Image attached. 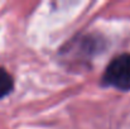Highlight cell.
Returning <instances> with one entry per match:
<instances>
[{
	"label": "cell",
	"mask_w": 130,
	"mask_h": 129,
	"mask_svg": "<svg viewBox=\"0 0 130 129\" xmlns=\"http://www.w3.org/2000/svg\"><path fill=\"white\" fill-rule=\"evenodd\" d=\"M14 87V80L11 75L3 67H0V99L10 94Z\"/></svg>",
	"instance_id": "7a4b0ae2"
},
{
	"label": "cell",
	"mask_w": 130,
	"mask_h": 129,
	"mask_svg": "<svg viewBox=\"0 0 130 129\" xmlns=\"http://www.w3.org/2000/svg\"><path fill=\"white\" fill-rule=\"evenodd\" d=\"M102 81L105 85L119 90H130V53H121L111 60L104 72Z\"/></svg>",
	"instance_id": "6da1fadb"
}]
</instances>
